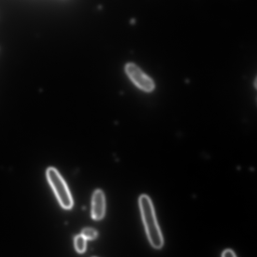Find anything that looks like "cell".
Masks as SVG:
<instances>
[{"instance_id":"6da1fadb","label":"cell","mask_w":257,"mask_h":257,"mask_svg":"<svg viewBox=\"0 0 257 257\" xmlns=\"http://www.w3.org/2000/svg\"><path fill=\"white\" fill-rule=\"evenodd\" d=\"M139 207L146 234L151 246L160 249L164 245V239L159 226L151 199L146 195H141Z\"/></svg>"},{"instance_id":"7a4b0ae2","label":"cell","mask_w":257,"mask_h":257,"mask_svg":"<svg viewBox=\"0 0 257 257\" xmlns=\"http://www.w3.org/2000/svg\"><path fill=\"white\" fill-rule=\"evenodd\" d=\"M47 180L61 206L65 210H70L74 205L72 196L65 181L59 172L54 167L46 171Z\"/></svg>"},{"instance_id":"3957f363","label":"cell","mask_w":257,"mask_h":257,"mask_svg":"<svg viewBox=\"0 0 257 257\" xmlns=\"http://www.w3.org/2000/svg\"><path fill=\"white\" fill-rule=\"evenodd\" d=\"M126 71L133 82L142 90L151 92L154 89L153 81L136 65L133 63L128 64L126 66Z\"/></svg>"},{"instance_id":"277c9868","label":"cell","mask_w":257,"mask_h":257,"mask_svg":"<svg viewBox=\"0 0 257 257\" xmlns=\"http://www.w3.org/2000/svg\"><path fill=\"white\" fill-rule=\"evenodd\" d=\"M106 212V198L103 192L97 189L94 192L91 200V217L96 221L102 220Z\"/></svg>"},{"instance_id":"5b68a950","label":"cell","mask_w":257,"mask_h":257,"mask_svg":"<svg viewBox=\"0 0 257 257\" xmlns=\"http://www.w3.org/2000/svg\"><path fill=\"white\" fill-rule=\"evenodd\" d=\"M87 240L82 235H78L74 239L76 250L79 254H83L86 250Z\"/></svg>"},{"instance_id":"8992f818","label":"cell","mask_w":257,"mask_h":257,"mask_svg":"<svg viewBox=\"0 0 257 257\" xmlns=\"http://www.w3.org/2000/svg\"><path fill=\"white\" fill-rule=\"evenodd\" d=\"M81 235L87 240H92L98 237V233L96 229L91 227H86L83 229Z\"/></svg>"},{"instance_id":"52a82bcc","label":"cell","mask_w":257,"mask_h":257,"mask_svg":"<svg viewBox=\"0 0 257 257\" xmlns=\"http://www.w3.org/2000/svg\"><path fill=\"white\" fill-rule=\"evenodd\" d=\"M222 257H236V255L235 252L231 249H227L225 250L222 255Z\"/></svg>"}]
</instances>
